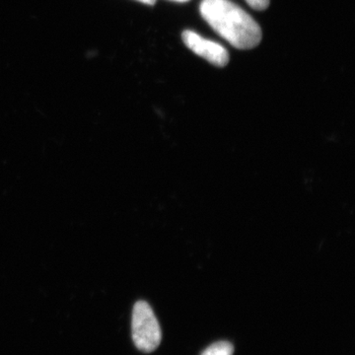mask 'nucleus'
I'll return each instance as SVG.
<instances>
[{
  "instance_id": "1",
  "label": "nucleus",
  "mask_w": 355,
  "mask_h": 355,
  "mask_svg": "<svg viewBox=\"0 0 355 355\" xmlns=\"http://www.w3.org/2000/svg\"><path fill=\"white\" fill-rule=\"evenodd\" d=\"M200 15L210 27L239 50H251L261 43L260 25L230 0H202Z\"/></svg>"
},
{
  "instance_id": "2",
  "label": "nucleus",
  "mask_w": 355,
  "mask_h": 355,
  "mask_svg": "<svg viewBox=\"0 0 355 355\" xmlns=\"http://www.w3.org/2000/svg\"><path fill=\"white\" fill-rule=\"evenodd\" d=\"M132 334L133 343L140 352L150 354L160 345L162 340L160 324L146 301H137L133 306Z\"/></svg>"
},
{
  "instance_id": "3",
  "label": "nucleus",
  "mask_w": 355,
  "mask_h": 355,
  "mask_svg": "<svg viewBox=\"0 0 355 355\" xmlns=\"http://www.w3.org/2000/svg\"><path fill=\"white\" fill-rule=\"evenodd\" d=\"M184 44L198 57L205 58L209 64L217 67H224L229 62L227 50L216 42L202 38L197 33L186 30L182 34Z\"/></svg>"
},
{
  "instance_id": "4",
  "label": "nucleus",
  "mask_w": 355,
  "mask_h": 355,
  "mask_svg": "<svg viewBox=\"0 0 355 355\" xmlns=\"http://www.w3.org/2000/svg\"><path fill=\"white\" fill-rule=\"evenodd\" d=\"M234 347L229 342H217L209 345L202 355H233Z\"/></svg>"
},
{
  "instance_id": "5",
  "label": "nucleus",
  "mask_w": 355,
  "mask_h": 355,
  "mask_svg": "<svg viewBox=\"0 0 355 355\" xmlns=\"http://www.w3.org/2000/svg\"><path fill=\"white\" fill-rule=\"evenodd\" d=\"M254 10H266L270 6V0H245Z\"/></svg>"
},
{
  "instance_id": "6",
  "label": "nucleus",
  "mask_w": 355,
  "mask_h": 355,
  "mask_svg": "<svg viewBox=\"0 0 355 355\" xmlns=\"http://www.w3.org/2000/svg\"><path fill=\"white\" fill-rule=\"evenodd\" d=\"M139 1L142 2V3L148 4V6H153L156 0H139Z\"/></svg>"
},
{
  "instance_id": "7",
  "label": "nucleus",
  "mask_w": 355,
  "mask_h": 355,
  "mask_svg": "<svg viewBox=\"0 0 355 355\" xmlns=\"http://www.w3.org/2000/svg\"><path fill=\"white\" fill-rule=\"evenodd\" d=\"M172 1H176V2H188V1H190V0H172Z\"/></svg>"
}]
</instances>
